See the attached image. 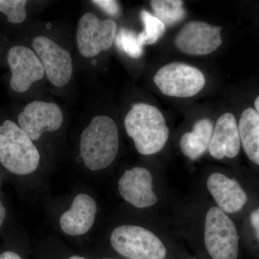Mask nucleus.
<instances>
[{
    "label": "nucleus",
    "mask_w": 259,
    "mask_h": 259,
    "mask_svg": "<svg viewBox=\"0 0 259 259\" xmlns=\"http://www.w3.org/2000/svg\"><path fill=\"white\" fill-rule=\"evenodd\" d=\"M119 150L117 124L107 115H97L80 138V155L92 171L105 169L115 159Z\"/></svg>",
    "instance_id": "f257e3e1"
},
{
    "label": "nucleus",
    "mask_w": 259,
    "mask_h": 259,
    "mask_svg": "<svg viewBox=\"0 0 259 259\" xmlns=\"http://www.w3.org/2000/svg\"><path fill=\"white\" fill-rule=\"evenodd\" d=\"M124 122L126 132L134 140L136 149L144 156L159 152L168 141L169 131L163 114L149 104H135Z\"/></svg>",
    "instance_id": "f03ea898"
},
{
    "label": "nucleus",
    "mask_w": 259,
    "mask_h": 259,
    "mask_svg": "<svg viewBox=\"0 0 259 259\" xmlns=\"http://www.w3.org/2000/svg\"><path fill=\"white\" fill-rule=\"evenodd\" d=\"M40 161L38 150L23 129L13 121L0 125V163L11 173L28 175L36 171Z\"/></svg>",
    "instance_id": "7ed1b4c3"
},
{
    "label": "nucleus",
    "mask_w": 259,
    "mask_h": 259,
    "mask_svg": "<svg viewBox=\"0 0 259 259\" xmlns=\"http://www.w3.org/2000/svg\"><path fill=\"white\" fill-rule=\"evenodd\" d=\"M112 248L128 259H165L166 248L152 232L137 226H119L110 236Z\"/></svg>",
    "instance_id": "20e7f679"
},
{
    "label": "nucleus",
    "mask_w": 259,
    "mask_h": 259,
    "mask_svg": "<svg viewBox=\"0 0 259 259\" xmlns=\"http://www.w3.org/2000/svg\"><path fill=\"white\" fill-rule=\"evenodd\" d=\"M204 243L212 259L238 258L239 236L236 227L218 207L209 209L206 215Z\"/></svg>",
    "instance_id": "39448f33"
},
{
    "label": "nucleus",
    "mask_w": 259,
    "mask_h": 259,
    "mask_svg": "<svg viewBox=\"0 0 259 259\" xmlns=\"http://www.w3.org/2000/svg\"><path fill=\"white\" fill-rule=\"evenodd\" d=\"M153 81L163 95L183 98L198 94L206 82L200 70L181 62L163 66L153 76Z\"/></svg>",
    "instance_id": "423d86ee"
},
{
    "label": "nucleus",
    "mask_w": 259,
    "mask_h": 259,
    "mask_svg": "<svg viewBox=\"0 0 259 259\" xmlns=\"http://www.w3.org/2000/svg\"><path fill=\"white\" fill-rule=\"evenodd\" d=\"M117 29L114 20H101L95 13H85L76 29V45L80 54L83 57L93 58L108 51L115 42Z\"/></svg>",
    "instance_id": "0eeeda50"
},
{
    "label": "nucleus",
    "mask_w": 259,
    "mask_h": 259,
    "mask_svg": "<svg viewBox=\"0 0 259 259\" xmlns=\"http://www.w3.org/2000/svg\"><path fill=\"white\" fill-rule=\"evenodd\" d=\"M32 45L50 82L57 88L69 83L73 74L72 58L69 51L44 35L35 37Z\"/></svg>",
    "instance_id": "6e6552de"
},
{
    "label": "nucleus",
    "mask_w": 259,
    "mask_h": 259,
    "mask_svg": "<svg viewBox=\"0 0 259 259\" xmlns=\"http://www.w3.org/2000/svg\"><path fill=\"white\" fill-rule=\"evenodd\" d=\"M19 126L32 141H37L44 133L59 131L64 122V115L54 102H30L18 115Z\"/></svg>",
    "instance_id": "1a4fd4ad"
},
{
    "label": "nucleus",
    "mask_w": 259,
    "mask_h": 259,
    "mask_svg": "<svg viewBox=\"0 0 259 259\" xmlns=\"http://www.w3.org/2000/svg\"><path fill=\"white\" fill-rule=\"evenodd\" d=\"M221 26L202 21L186 24L175 37V45L184 54L192 56L207 55L222 45Z\"/></svg>",
    "instance_id": "9d476101"
},
{
    "label": "nucleus",
    "mask_w": 259,
    "mask_h": 259,
    "mask_svg": "<svg viewBox=\"0 0 259 259\" xmlns=\"http://www.w3.org/2000/svg\"><path fill=\"white\" fill-rule=\"evenodd\" d=\"M11 70L10 85L15 92L28 91L34 83L40 81L45 75V70L36 54L28 47L16 46L9 49L7 55Z\"/></svg>",
    "instance_id": "9b49d317"
},
{
    "label": "nucleus",
    "mask_w": 259,
    "mask_h": 259,
    "mask_svg": "<svg viewBox=\"0 0 259 259\" xmlns=\"http://www.w3.org/2000/svg\"><path fill=\"white\" fill-rule=\"evenodd\" d=\"M118 190L126 202L138 208L154 205L158 198L153 191V177L142 167L126 170L118 182Z\"/></svg>",
    "instance_id": "f8f14e48"
},
{
    "label": "nucleus",
    "mask_w": 259,
    "mask_h": 259,
    "mask_svg": "<svg viewBox=\"0 0 259 259\" xmlns=\"http://www.w3.org/2000/svg\"><path fill=\"white\" fill-rule=\"evenodd\" d=\"M238 125L235 116L226 112L218 119L213 131L209 152L216 159L234 158L241 149Z\"/></svg>",
    "instance_id": "ddd939ff"
},
{
    "label": "nucleus",
    "mask_w": 259,
    "mask_h": 259,
    "mask_svg": "<svg viewBox=\"0 0 259 259\" xmlns=\"http://www.w3.org/2000/svg\"><path fill=\"white\" fill-rule=\"evenodd\" d=\"M207 185L218 208L225 213L238 212L247 202V194L239 183L223 174H212L207 179Z\"/></svg>",
    "instance_id": "4468645a"
},
{
    "label": "nucleus",
    "mask_w": 259,
    "mask_h": 259,
    "mask_svg": "<svg viewBox=\"0 0 259 259\" xmlns=\"http://www.w3.org/2000/svg\"><path fill=\"white\" fill-rule=\"evenodd\" d=\"M97 212V204L93 197L86 194H78L71 207L61 215V229L70 236L85 234L93 227Z\"/></svg>",
    "instance_id": "2eb2a0df"
},
{
    "label": "nucleus",
    "mask_w": 259,
    "mask_h": 259,
    "mask_svg": "<svg viewBox=\"0 0 259 259\" xmlns=\"http://www.w3.org/2000/svg\"><path fill=\"white\" fill-rule=\"evenodd\" d=\"M213 131V123L209 119L197 120L192 132L186 133L180 140V147L184 155L192 160L200 157L209 148Z\"/></svg>",
    "instance_id": "dca6fc26"
},
{
    "label": "nucleus",
    "mask_w": 259,
    "mask_h": 259,
    "mask_svg": "<svg viewBox=\"0 0 259 259\" xmlns=\"http://www.w3.org/2000/svg\"><path fill=\"white\" fill-rule=\"evenodd\" d=\"M238 130L247 156L259 166V114L255 109L248 107L243 112Z\"/></svg>",
    "instance_id": "f3484780"
},
{
    "label": "nucleus",
    "mask_w": 259,
    "mask_h": 259,
    "mask_svg": "<svg viewBox=\"0 0 259 259\" xmlns=\"http://www.w3.org/2000/svg\"><path fill=\"white\" fill-rule=\"evenodd\" d=\"M183 1L180 0H153L151 1L154 15L165 25H175L186 16Z\"/></svg>",
    "instance_id": "a211bd4d"
},
{
    "label": "nucleus",
    "mask_w": 259,
    "mask_h": 259,
    "mask_svg": "<svg viewBox=\"0 0 259 259\" xmlns=\"http://www.w3.org/2000/svg\"><path fill=\"white\" fill-rule=\"evenodd\" d=\"M141 18L144 23V30L138 35V40L142 47L152 45L164 34L166 25L146 10L141 11Z\"/></svg>",
    "instance_id": "6ab92c4d"
},
{
    "label": "nucleus",
    "mask_w": 259,
    "mask_h": 259,
    "mask_svg": "<svg viewBox=\"0 0 259 259\" xmlns=\"http://www.w3.org/2000/svg\"><path fill=\"white\" fill-rule=\"evenodd\" d=\"M115 42L117 48L130 57L138 59L144 54V47L139 44L138 35L129 29L121 28L116 35Z\"/></svg>",
    "instance_id": "aec40b11"
},
{
    "label": "nucleus",
    "mask_w": 259,
    "mask_h": 259,
    "mask_svg": "<svg viewBox=\"0 0 259 259\" xmlns=\"http://www.w3.org/2000/svg\"><path fill=\"white\" fill-rule=\"evenodd\" d=\"M26 0H0V13H4L10 23H23L27 17Z\"/></svg>",
    "instance_id": "412c9836"
},
{
    "label": "nucleus",
    "mask_w": 259,
    "mask_h": 259,
    "mask_svg": "<svg viewBox=\"0 0 259 259\" xmlns=\"http://www.w3.org/2000/svg\"><path fill=\"white\" fill-rule=\"evenodd\" d=\"M92 3L101 8L103 11L112 16H117L120 13V5L113 0H93Z\"/></svg>",
    "instance_id": "4be33fe9"
},
{
    "label": "nucleus",
    "mask_w": 259,
    "mask_h": 259,
    "mask_svg": "<svg viewBox=\"0 0 259 259\" xmlns=\"http://www.w3.org/2000/svg\"><path fill=\"white\" fill-rule=\"evenodd\" d=\"M250 223L255 232V236L259 241V207L251 212L250 215Z\"/></svg>",
    "instance_id": "5701e85b"
},
{
    "label": "nucleus",
    "mask_w": 259,
    "mask_h": 259,
    "mask_svg": "<svg viewBox=\"0 0 259 259\" xmlns=\"http://www.w3.org/2000/svg\"><path fill=\"white\" fill-rule=\"evenodd\" d=\"M0 259H22V258L15 252L5 251L0 254Z\"/></svg>",
    "instance_id": "b1692460"
},
{
    "label": "nucleus",
    "mask_w": 259,
    "mask_h": 259,
    "mask_svg": "<svg viewBox=\"0 0 259 259\" xmlns=\"http://www.w3.org/2000/svg\"><path fill=\"white\" fill-rule=\"evenodd\" d=\"M5 217H6V209L3 204L0 201V227L3 226V223H4Z\"/></svg>",
    "instance_id": "393cba45"
},
{
    "label": "nucleus",
    "mask_w": 259,
    "mask_h": 259,
    "mask_svg": "<svg viewBox=\"0 0 259 259\" xmlns=\"http://www.w3.org/2000/svg\"><path fill=\"white\" fill-rule=\"evenodd\" d=\"M254 105L255 110L259 114V96L257 97V98L255 99Z\"/></svg>",
    "instance_id": "a878e982"
},
{
    "label": "nucleus",
    "mask_w": 259,
    "mask_h": 259,
    "mask_svg": "<svg viewBox=\"0 0 259 259\" xmlns=\"http://www.w3.org/2000/svg\"><path fill=\"white\" fill-rule=\"evenodd\" d=\"M68 259H86L83 258V257L79 256V255H73V256L70 257Z\"/></svg>",
    "instance_id": "bb28decb"
},
{
    "label": "nucleus",
    "mask_w": 259,
    "mask_h": 259,
    "mask_svg": "<svg viewBox=\"0 0 259 259\" xmlns=\"http://www.w3.org/2000/svg\"><path fill=\"white\" fill-rule=\"evenodd\" d=\"M103 259H116V258H103Z\"/></svg>",
    "instance_id": "cd10ccee"
},
{
    "label": "nucleus",
    "mask_w": 259,
    "mask_h": 259,
    "mask_svg": "<svg viewBox=\"0 0 259 259\" xmlns=\"http://www.w3.org/2000/svg\"><path fill=\"white\" fill-rule=\"evenodd\" d=\"M192 259H194V258H192Z\"/></svg>",
    "instance_id": "c85d7f7f"
}]
</instances>
